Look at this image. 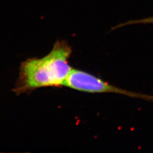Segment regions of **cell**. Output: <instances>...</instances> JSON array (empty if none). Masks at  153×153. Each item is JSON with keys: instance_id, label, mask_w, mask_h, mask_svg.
Segmentation results:
<instances>
[{"instance_id": "1", "label": "cell", "mask_w": 153, "mask_h": 153, "mask_svg": "<svg viewBox=\"0 0 153 153\" xmlns=\"http://www.w3.org/2000/svg\"><path fill=\"white\" fill-rule=\"evenodd\" d=\"M71 47L65 40H57L48 54L22 62L13 91L16 95L39 88L64 86L72 68L69 60Z\"/></svg>"}, {"instance_id": "2", "label": "cell", "mask_w": 153, "mask_h": 153, "mask_svg": "<svg viewBox=\"0 0 153 153\" xmlns=\"http://www.w3.org/2000/svg\"><path fill=\"white\" fill-rule=\"evenodd\" d=\"M64 86L71 89L88 93H114L132 98L153 102V95L126 90L106 82L87 71L72 69Z\"/></svg>"}, {"instance_id": "3", "label": "cell", "mask_w": 153, "mask_h": 153, "mask_svg": "<svg viewBox=\"0 0 153 153\" xmlns=\"http://www.w3.org/2000/svg\"><path fill=\"white\" fill-rule=\"evenodd\" d=\"M147 24V23H153V17H150L145 19H141L138 20H134V21H130L128 22L120 24L117 26H115V27L113 28V30L116 29L117 28L121 27L123 26H126L127 25H133V24Z\"/></svg>"}]
</instances>
